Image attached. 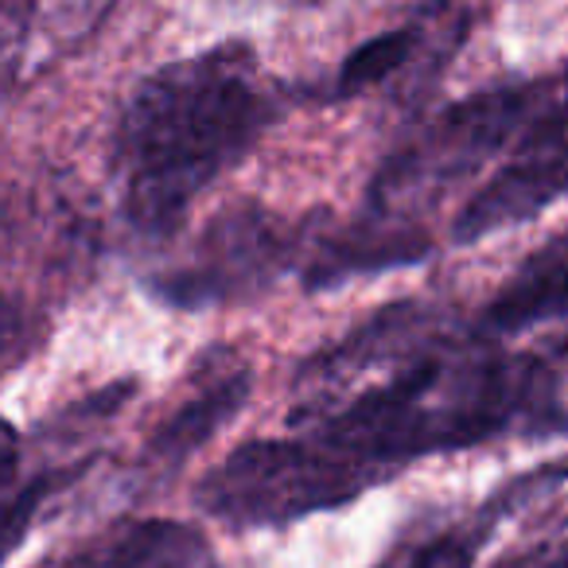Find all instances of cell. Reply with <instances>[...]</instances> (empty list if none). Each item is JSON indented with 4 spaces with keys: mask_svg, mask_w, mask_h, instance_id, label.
<instances>
[{
    "mask_svg": "<svg viewBox=\"0 0 568 568\" xmlns=\"http://www.w3.org/2000/svg\"><path fill=\"white\" fill-rule=\"evenodd\" d=\"M273 90L257 59L214 48L160 67L125 102L113 141L125 214L149 234L180 226L187 206L257 144Z\"/></svg>",
    "mask_w": 568,
    "mask_h": 568,
    "instance_id": "obj_1",
    "label": "cell"
},
{
    "mask_svg": "<svg viewBox=\"0 0 568 568\" xmlns=\"http://www.w3.org/2000/svg\"><path fill=\"white\" fill-rule=\"evenodd\" d=\"M371 487L308 436L253 440L230 452L203 483L199 506L230 526H284L316 510H335Z\"/></svg>",
    "mask_w": 568,
    "mask_h": 568,
    "instance_id": "obj_2",
    "label": "cell"
},
{
    "mask_svg": "<svg viewBox=\"0 0 568 568\" xmlns=\"http://www.w3.org/2000/svg\"><path fill=\"white\" fill-rule=\"evenodd\" d=\"M301 245V234L261 211H230L199 242V253L183 268L168 273L160 296L183 308L222 304L265 288Z\"/></svg>",
    "mask_w": 568,
    "mask_h": 568,
    "instance_id": "obj_3",
    "label": "cell"
},
{
    "mask_svg": "<svg viewBox=\"0 0 568 568\" xmlns=\"http://www.w3.org/2000/svg\"><path fill=\"white\" fill-rule=\"evenodd\" d=\"M565 191V110L552 94L545 113H534L518 133L514 156L503 160L495 175L475 191L459 211L452 237L459 245H475L483 237L529 222Z\"/></svg>",
    "mask_w": 568,
    "mask_h": 568,
    "instance_id": "obj_4",
    "label": "cell"
},
{
    "mask_svg": "<svg viewBox=\"0 0 568 568\" xmlns=\"http://www.w3.org/2000/svg\"><path fill=\"white\" fill-rule=\"evenodd\" d=\"M537 102L541 98L529 90H490V94L459 102L405 156L389 160L382 195L440 187V183L471 172L483 156L503 149L510 136L526 129V118L529 110H537Z\"/></svg>",
    "mask_w": 568,
    "mask_h": 568,
    "instance_id": "obj_5",
    "label": "cell"
},
{
    "mask_svg": "<svg viewBox=\"0 0 568 568\" xmlns=\"http://www.w3.org/2000/svg\"><path fill=\"white\" fill-rule=\"evenodd\" d=\"M428 253V237L413 226H394L386 219L363 222V226L339 230L332 237H320L312 245V257L304 265L308 288H332L358 273H382V268L413 265Z\"/></svg>",
    "mask_w": 568,
    "mask_h": 568,
    "instance_id": "obj_6",
    "label": "cell"
},
{
    "mask_svg": "<svg viewBox=\"0 0 568 568\" xmlns=\"http://www.w3.org/2000/svg\"><path fill=\"white\" fill-rule=\"evenodd\" d=\"M565 237H552L490 301L487 327L495 335H514L541 324V320H560V312H565Z\"/></svg>",
    "mask_w": 568,
    "mask_h": 568,
    "instance_id": "obj_7",
    "label": "cell"
},
{
    "mask_svg": "<svg viewBox=\"0 0 568 568\" xmlns=\"http://www.w3.org/2000/svg\"><path fill=\"white\" fill-rule=\"evenodd\" d=\"M90 568H222L214 549L183 521H136L98 549H87Z\"/></svg>",
    "mask_w": 568,
    "mask_h": 568,
    "instance_id": "obj_8",
    "label": "cell"
},
{
    "mask_svg": "<svg viewBox=\"0 0 568 568\" xmlns=\"http://www.w3.org/2000/svg\"><path fill=\"white\" fill-rule=\"evenodd\" d=\"M242 397H245V374L242 371H226L219 382L203 386L195 397H187V405H180V409H175V417L160 428L156 448L160 452H175V456L191 452L195 444H203L206 436L222 425V420L234 417V409L242 405Z\"/></svg>",
    "mask_w": 568,
    "mask_h": 568,
    "instance_id": "obj_9",
    "label": "cell"
},
{
    "mask_svg": "<svg viewBox=\"0 0 568 568\" xmlns=\"http://www.w3.org/2000/svg\"><path fill=\"white\" fill-rule=\"evenodd\" d=\"M417 51H420L417 24H402V28H394V32L374 36V40H366L358 51H351L339 79H335V94L351 98L371 87H382V82H389L394 74H402L409 63H417Z\"/></svg>",
    "mask_w": 568,
    "mask_h": 568,
    "instance_id": "obj_10",
    "label": "cell"
},
{
    "mask_svg": "<svg viewBox=\"0 0 568 568\" xmlns=\"http://www.w3.org/2000/svg\"><path fill=\"white\" fill-rule=\"evenodd\" d=\"M475 552H479L475 534H444L420 545L405 568H475Z\"/></svg>",
    "mask_w": 568,
    "mask_h": 568,
    "instance_id": "obj_11",
    "label": "cell"
},
{
    "mask_svg": "<svg viewBox=\"0 0 568 568\" xmlns=\"http://www.w3.org/2000/svg\"><path fill=\"white\" fill-rule=\"evenodd\" d=\"M17 464H20V436L9 420L0 417V495L9 490L12 475H17Z\"/></svg>",
    "mask_w": 568,
    "mask_h": 568,
    "instance_id": "obj_12",
    "label": "cell"
}]
</instances>
